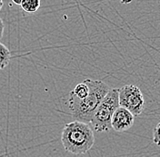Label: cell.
Instances as JSON below:
<instances>
[{
  "instance_id": "9",
  "label": "cell",
  "mask_w": 160,
  "mask_h": 157,
  "mask_svg": "<svg viewBox=\"0 0 160 157\" xmlns=\"http://www.w3.org/2000/svg\"><path fill=\"white\" fill-rule=\"evenodd\" d=\"M153 142L158 146H160V123H158L153 130Z\"/></svg>"
},
{
  "instance_id": "11",
  "label": "cell",
  "mask_w": 160,
  "mask_h": 157,
  "mask_svg": "<svg viewBox=\"0 0 160 157\" xmlns=\"http://www.w3.org/2000/svg\"><path fill=\"white\" fill-rule=\"evenodd\" d=\"M12 1H13V3H15L16 5H21V3H22L23 0H12Z\"/></svg>"
},
{
  "instance_id": "2",
  "label": "cell",
  "mask_w": 160,
  "mask_h": 157,
  "mask_svg": "<svg viewBox=\"0 0 160 157\" xmlns=\"http://www.w3.org/2000/svg\"><path fill=\"white\" fill-rule=\"evenodd\" d=\"M61 142L64 149L71 154H87L95 144L93 128L88 123L78 120L67 124L61 134Z\"/></svg>"
},
{
  "instance_id": "3",
  "label": "cell",
  "mask_w": 160,
  "mask_h": 157,
  "mask_svg": "<svg viewBox=\"0 0 160 157\" xmlns=\"http://www.w3.org/2000/svg\"><path fill=\"white\" fill-rule=\"evenodd\" d=\"M118 90V88L110 89L93 115L90 124L98 133H107L112 128V116L115 111L119 107Z\"/></svg>"
},
{
  "instance_id": "7",
  "label": "cell",
  "mask_w": 160,
  "mask_h": 157,
  "mask_svg": "<svg viewBox=\"0 0 160 157\" xmlns=\"http://www.w3.org/2000/svg\"><path fill=\"white\" fill-rule=\"evenodd\" d=\"M11 53L9 49L2 43H0V70L6 68L10 62Z\"/></svg>"
},
{
  "instance_id": "4",
  "label": "cell",
  "mask_w": 160,
  "mask_h": 157,
  "mask_svg": "<svg viewBox=\"0 0 160 157\" xmlns=\"http://www.w3.org/2000/svg\"><path fill=\"white\" fill-rule=\"evenodd\" d=\"M119 106L128 109L134 116H138L144 111L145 100L143 94L137 86L127 85L118 90Z\"/></svg>"
},
{
  "instance_id": "10",
  "label": "cell",
  "mask_w": 160,
  "mask_h": 157,
  "mask_svg": "<svg viewBox=\"0 0 160 157\" xmlns=\"http://www.w3.org/2000/svg\"><path fill=\"white\" fill-rule=\"evenodd\" d=\"M4 29H5V25L3 23V20L0 17V39L3 37V34H4Z\"/></svg>"
},
{
  "instance_id": "5",
  "label": "cell",
  "mask_w": 160,
  "mask_h": 157,
  "mask_svg": "<svg viewBox=\"0 0 160 157\" xmlns=\"http://www.w3.org/2000/svg\"><path fill=\"white\" fill-rule=\"evenodd\" d=\"M135 116L128 109L124 107L118 108L111 120V127L116 132H125L128 131L134 125Z\"/></svg>"
},
{
  "instance_id": "8",
  "label": "cell",
  "mask_w": 160,
  "mask_h": 157,
  "mask_svg": "<svg viewBox=\"0 0 160 157\" xmlns=\"http://www.w3.org/2000/svg\"><path fill=\"white\" fill-rule=\"evenodd\" d=\"M40 4V0H23L20 6L24 11L28 13H34L39 9Z\"/></svg>"
},
{
  "instance_id": "12",
  "label": "cell",
  "mask_w": 160,
  "mask_h": 157,
  "mask_svg": "<svg viewBox=\"0 0 160 157\" xmlns=\"http://www.w3.org/2000/svg\"><path fill=\"white\" fill-rule=\"evenodd\" d=\"M3 5H4V3H3V0H0V10L2 9V7H3Z\"/></svg>"
},
{
  "instance_id": "6",
  "label": "cell",
  "mask_w": 160,
  "mask_h": 157,
  "mask_svg": "<svg viewBox=\"0 0 160 157\" xmlns=\"http://www.w3.org/2000/svg\"><path fill=\"white\" fill-rule=\"evenodd\" d=\"M88 93H89V88H88V85L85 82H82L78 85H77L75 86V88L70 92L69 96L81 100V99L86 98L88 96Z\"/></svg>"
},
{
  "instance_id": "1",
  "label": "cell",
  "mask_w": 160,
  "mask_h": 157,
  "mask_svg": "<svg viewBox=\"0 0 160 157\" xmlns=\"http://www.w3.org/2000/svg\"><path fill=\"white\" fill-rule=\"evenodd\" d=\"M84 82L89 88L88 96L81 100L69 96L68 104L70 114L73 117L78 121L89 124L96 109L108 95L110 88L101 80L86 79Z\"/></svg>"
}]
</instances>
